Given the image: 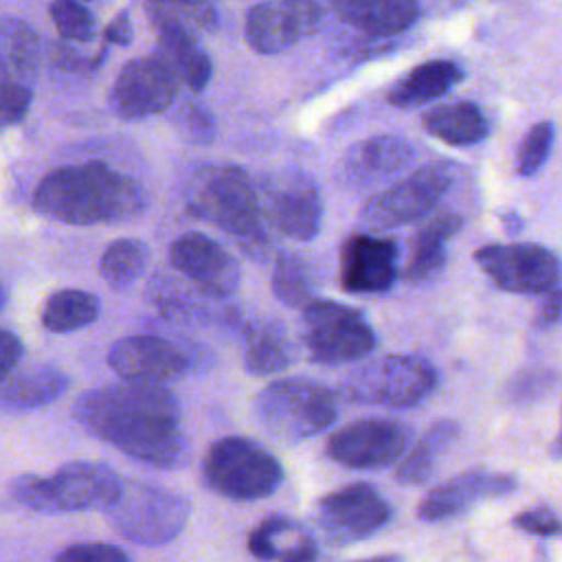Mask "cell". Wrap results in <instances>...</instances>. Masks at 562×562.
<instances>
[{
	"instance_id": "1",
	"label": "cell",
	"mask_w": 562,
	"mask_h": 562,
	"mask_svg": "<svg viewBox=\"0 0 562 562\" xmlns=\"http://www.w3.org/2000/svg\"><path fill=\"white\" fill-rule=\"evenodd\" d=\"M75 419L94 437L154 468H180L189 459L178 397L162 384L123 380L83 393Z\"/></svg>"
},
{
	"instance_id": "2",
	"label": "cell",
	"mask_w": 562,
	"mask_h": 562,
	"mask_svg": "<svg viewBox=\"0 0 562 562\" xmlns=\"http://www.w3.org/2000/svg\"><path fill=\"white\" fill-rule=\"evenodd\" d=\"M37 213L64 224H112L138 217L147 193L138 180L90 160L48 171L33 195Z\"/></svg>"
},
{
	"instance_id": "3",
	"label": "cell",
	"mask_w": 562,
	"mask_h": 562,
	"mask_svg": "<svg viewBox=\"0 0 562 562\" xmlns=\"http://www.w3.org/2000/svg\"><path fill=\"white\" fill-rule=\"evenodd\" d=\"M187 211L226 235L252 259L263 261L272 252V239L261 213L257 187L237 165H204L184 189Z\"/></svg>"
},
{
	"instance_id": "4",
	"label": "cell",
	"mask_w": 562,
	"mask_h": 562,
	"mask_svg": "<svg viewBox=\"0 0 562 562\" xmlns=\"http://www.w3.org/2000/svg\"><path fill=\"white\" fill-rule=\"evenodd\" d=\"M123 479L97 461H70L50 476L22 474L11 481L13 498L40 514L108 509Z\"/></svg>"
},
{
	"instance_id": "5",
	"label": "cell",
	"mask_w": 562,
	"mask_h": 562,
	"mask_svg": "<svg viewBox=\"0 0 562 562\" xmlns=\"http://www.w3.org/2000/svg\"><path fill=\"white\" fill-rule=\"evenodd\" d=\"M338 415L334 391L307 378H281L255 397V419L279 443H301L327 430Z\"/></svg>"
},
{
	"instance_id": "6",
	"label": "cell",
	"mask_w": 562,
	"mask_h": 562,
	"mask_svg": "<svg viewBox=\"0 0 562 562\" xmlns=\"http://www.w3.org/2000/svg\"><path fill=\"white\" fill-rule=\"evenodd\" d=\"M437 382L439 371L428 358L391 353L349 371L340 384V395L351 404L411 408L424 402Z\"/></svg>"
},
{
	"instance_id": "7",
	"label": "cell",
	"mask_w": 562,
	"mask_h": 562,
	"mask_svg": "<svg viewBox=\"0 0 562 562\" xmlns=\"http://www.w3.org/2000/svg\"><path fill=\"white\" fill-rule=\"evenodd\" d=\"M202 476L209 490L228 501H259L283 483L281 461L248 437H222L213 441L202 461Z\"/></svg>"
},
{
	"instance_id": "8",
	"label": "cell",
	"mask_w": 562,
	"mask_h": 562,
	"mask_svg": "<svg viewBox=\"0 0 562 562\" xmlns=\"http://www.w3.org/2000/svg\"><path fill=\"white\" fill-rule=\"evenodd\" d=\"M105 512L112 527L130 542L162 547L180 536L191 505L173 490L130 479L121 483L119 496Z\"/></svg>"
},
{
	"instance_id": "9",
	"label": "cell",
	"mask_w": 562,
	"mask_h": 562,
	"mask_svg": "<svg viewBox=\"0 0 562 562\" xmlns=\"http://www.w3.org/2000/svg\"><path fill=\"white\" fill-rule=\"evenodd\" d=\"M301 336L318 364H342L373 353L378 336L367 316L345 303L312 299L301 307Z\"/></svg>"
},
{
	"instance_id": "10",
	"label": "cell",
	"mask_w": 562,
	"mask_h": 562,
	"mask_svg": "<svg viewBox=\"0 0 562 562\" xmlns=\"http://www.w3.org/2000/svg\"><path fill=\"white\" fill-rule=\"evenodd\" d=\"M211 356L156 334H136L116 340L108 351L110 369L130 382L167 384L209 367Z\"/></svg>"
},
{
	"instance_id": "11",
	"label": "cell",
	"mask_w": 562,
	"mask_h": 562,
	"mask_svg": "<svg viewBox=\"0 0 562 562\" xmlns=\"http://www.w3.org/2000/svg\"><path fill=\"white\" fill-rule=\"evenodd\" d=\"M261 213L279 235L310 241L321 233L323 198L314 178L296 167L268 173L257 187Z\"/></svg>"
},
{
	"instance_id": "12",
	"label": "cell",
	"mask_w": 562,
	"mask_h": 562,
	"mask_svg": "<svg viewBox=\"0 0 562 562\" xmlns=\"http://www.w3.org/2000/svg\"><path fill=\"white\" fill-rule=\"evenodd\" d=\"M450 180L452 176L446 165H424L384 191L371 195L360 211V224L371 233L413 224L439 204Z\"/></svg>"
},
{
	"instance_id": "13",
	"label": "cell",
	"mask_w": 562,
	"mask_h": 562,
	"mask_svg": "<svg viewBox=\"0 0 562 562\" xmlns=\"http://www.w3.org/2000/svg\"><path fill=\"white\" fill-rule=\"evenodd\" d=\"M479 270L503 292L544 294L560 285L562 261L540 244H487L474 250Z\"/></svg>"
},
{
	"instance_id": "14",
	"label": "cell",
	"mask_w": 562,
	"mask_h": 562,
	"mask_svg": "<svg viewBox=\"0 0 562 562\" xmlns=\"http://www.w3.org/2000/svg\"><path fill=\"white\" fill-rule=\"evenodd\" d=\"M393 516L389 501L369 483L338 487L314 507V520L331 547L351 544L382 529Z\"/></svg>"
},
{
	"instance_id": "15",
	"label": "cell",
	"mask_w": 562,
	"mask_h": 562,
	"mask_svg": "<svg viewBox=\"0 0 562 562\" xmlns=\"http://www.w3.org/2000/svg\"><path fill=\"white\" fill-rule=\"evenodd\" d=\"M411 443V428L391 417L351 422L327 437L325 452L331 461L356 470H382L402 459Z\"/></svg>"
},
{
	"instance_id": "16",
	"label": "cell",
	"mask_w": 562,
	"mask_h": 562,
	"mask_svg": "<svg viewBox=\"0 0 562 562\" xmlns=\"http://www.w3.org/2000/svg\"><path fill=\"white\" fill-rule=\"evenodd\" d=\"M323 18L316 0H263L246 13L244 35L255 53L277 55L314 35Z\"/></svg>"
},
{
	"instance_id": "17",
	"label": "cell",
	"mask_w": 562,
	"mask_h": 562,
	"mask_svg": "<svg viewBox=\"0 0 562 562\" xmlns=\"http://www.w3.org/2000/svg\"><path fill=\"white\" fill-rule=\"evenodd\" d=\"M397 241L371 231L349 235L338 255V283L349 294H386L397 277Z\"/></svg>"
},
{
	"instance_id": "18",
	"label": "cell",
	"mask_w": 562,
	"mask_h": 562,
	"mask_svg": "<svg viewBox=\"0 0 562 562\" xmlns=\"http://www.w3.org/2000/svg\"><path fill=\"white\" fill-rule=\"evenodd\" d=\"M180 86L176 72L158 55L132 59L112 86L110 105L123 119L158 114L173 105Z\"/></svg>"
},
{
	"instance_id": "19",
	"label": "cell",
	"mask_w": 562,
	"mask_h": 562,
	"mask_svg": "<svg viewBox=\"0 0 562 562\" xmlns=\"http://www.w3.org/2000/svg\"><path fill=\"white\" fill-rule=\"evenodd\" d=\"M169 261L193 288L213 299H228L239 290L241 272L237 259L204 233H184L173 239Z\"/></svg>"
},
{
	"instance_id": "20",
	"label": "cell",
	"mask_w": 562,
	"mask_h": 562,
	"mask_svg": "<svg viewBox=\"0 0 562 562\" xmlns=\"http://www.w3.org/2000/svg\"><path fill=\"white\" fill-rule=\"evenodd\" d=\"M415 160V147L397 134H378L351 145L338 160L336 182L347 191L373 189Z\"/></svg>"
},
{
	"instance_id": "21",
	"label": "cell",
	"mask_w": 562,
	"mask_h": 562,
	"mask_svg": "<svg viewBox=\"0 0 562 562\" xmlns=\"http://www.w3.org/2000/svg\"><path fill=\"white\" fill-rule=\"evenodd\" d=\"M518 479L509 472L465 470L432 487L417 505V516L424 522H441L457 518L481 501L503 498L518 490Z\"/></svg>"
},
{
	"instance_id": "22",
	"label": "cell",
	"mask_w": 562,
	"mask_h": 562,
	"mask_svg": "<svg viewBox=\"0 0 562 562\" xmlns=\"http://www.w3.org/2000/svg\"><path fill=\"white\" fill-rule=\"evenodd\" d=\"M347 26L369 37H395L419 18L417 0H316Z\"/></svg>"
},
{
	"instance_id": "23",
	"label": "cell",
	"mask_w": 562,
	"mask_h": 562,
	"mask_svg": "<svg viewBox=\"0 0 562 562\" xmlns=\"http://www.w3.org/2000/svg\"><path fill=\"white\" fill-rule=\"evenodd\" d=\"M244 367L252 375H277L296 362V345L288 327L277 318H252L241 323Z\"/></svg>"
},
{
	"instance_id": "24",
	"label": "cell",
	"mask_w": 562,
	"mask_h": 562,
	"mask_svg": "<svg viewBox=\"0 0 562 562\" xmlns=\"http://www.w3.org/2000/svg\"><path fill=\"white\" fill-rule=\"evenodd\" d=\"M248 551L266 562H314L316 538L294 518L272 514L248 533Z\"/></svg>"
},
{
	"instance_id": "25",
	"label": "cell",
	"mask_w": 562,
	"mask_h": 562,
	"mask_svg": "<svg viewBox=\"0 0 562 562\" xmlns=\"http://www.w3.org/2000/svg\"><path fill=\"white\" fill-rule=\"evenodd\" d=\"M463 217L454 211H439L415 233L411 257L404 266L402 277L408 283L424 285L437 279L446 266V244L459 233Z\"/></svg>"
},
{
	"instance_id": "26",
	"label": "cell",
	"mask_w": 562,
	"mask_h": 562,
	"mask_svg": "<svg viewBox=\"0 0 562 562\" xmlns=\"http://www.w3.org/2000/svg\"><path fill=\"white\" fill-rule=\"evenodd\" d=\"M463 81V68L452 59H430L404 72L386 92L395 108H419L448 94Z\"/></svg>"
},
{
	"instance_id": "27",
	"label": "cell",
	"mask_w": 562,
	"mask_h": 562,
	"mask_svg": "<svg viewBox=\"0 0 562 562\" xmlns=\"http://www.w3.org/2000/svg\"><path fill=\"white\" fill-rule=\"evenodd\" d=\"M156 55L176 72L180 83L193 92H202L213 75L209 55L200 48L193 31L180 26H160Z\"/></svg>"
},
{
	"instance_id": "28",
	"label": "cell",
	"mask_w": 562,
	"mask_h": 562,
	"mask_svg": "<svg viewBox=\"0 0 562 562\" xmlns=\"http://www.w3.org/2000/svg\"><path fill=\"white\" fill-rule=\"evenodd\" d=\"M422 127L446 145H476L490 134L483 110L472 101H452L428 108L422 114Z\"/></svg>"
},
{
	"instance_id": "29",
	"label": "cell",
	"mask_w": 562,
	"mask_h": 562,
	"mask_svg": "<svg viewBox=\"0 0 562 562\" xmlns=\"http://www.w3.org/2000/svg\"><path fill=\"white\" fill-rule=\"evenodd\" d=\"M459 435H461V424L457 419H450V417L437 419L402 454L400 465L395 470V479L402 485H422V483H426L435 474L437 463L441 461V457L459 439Z\"/></svg>"
},
{
	"instance_id": "30",
	"label": "cell",
	"mask_w": 562,
	"mask_h": 562,
	"mask_svg": "<svg viewBox=\"0 0 562 562\" xmlns=\"http://www.w3.org/2000/svg\"><path fill=\"white\" fill-rule=\"evenodd\" d=\"M68 389V375L55 367H31L13 371L0 386V406L4 411H35L55 402Z\"/></svg>"
},
{
	"instance_id": "31",
	"label": "cell",
	"mask_w": 562,
	"mask_h": 562,
	"mask_svg": "<svg viewBox=\"0 0 562 562\" xmlns=\"http://www.w3.org/2000/svg\"><path fill=\"white\" fill-rule=\"evenodd\" d=\"M40 35L20 18H0V79L29 83L40 61Z\"/></svg>"
},
{
	"instance_id": "32",
	"label": "cell",
	"mask_w": 562,
	"mask_h": 562,
	"mask_svg": "<svg viewBox=\"0 0 562 562\" xmlns=\"http://www.w3.org/2000/svg\"><path fill=\"white\" fill-rule=\"evenodd\" d=\"M99 299L86 290L64 288L48 296L42 310V325L53 334H68L92 325L99 316Z\"/></svg>"
},
{
	"instance_id": "33",
	"label": "cell",
	"mask_w": 562,
	"mask_h": 562,
	"mask_svg": "<svg viewBox=\"0 0 562 562\" xmlns=\"http://www.w3.org/2000/svg\"><path fill=\"white\" fill-rule=\"evenodd\" d=\"M270 288L277 301L288 307H305L312 299H316V279L310 263L296 252H283L274 259Z\"/></svg>"
},
{
	"instance_id": "34",
	"label": "cell",
	"mask_w": 562,
	"mask_h": 562,
	"mask_svg": "<svg viewBox=\"0 0 562 562\" xmlns=\"http://www.w3.org/2000/svg\"><path fill=\"white\" fill-rule=\"evenodd\" d=\"M149 261V250L140 239H116L112 241L99 261V272L103 281L114 290H127L145 272Z\"/></svg>"
},
{
	"instance_id": "35",
	"label": "cell",
	"mask_w": 562,
	"mask_h": 562,
	"mask_svg": "<svg viewBox=\"0 0 562 562\" xmlns=\"http://www.w3.org/2000/svg\"><path fill=\"white\" fill-rule=\"evenodd\" d=\"M145 11L154 29L180 26L198 33L217 24V13L211 0H147Z\"/></svg>"
},
{
	"instance_id": "36",
	"label": "cell",
	"mask_w": 562,
	"mask_h": 562,
	"mask_svg": "<svg viewBox=\"0 0 562 562\" xmlns=\"http://www.w3.org/2000/svg\"><path fill=\"white\" fill-rule=\"evenodd\" d=\"M555 138V127L551 121H540L529 127L525 134L518 154H516V171L522 178H529L540 171V167L547 162L551 147Z\"/></svg>"
},
{
	"instance_id": "37",
	"label": "cell",
	"mask_w": 562,
	"mask_h": 562,
	"mask_svg": "<svg viewBox=\"0 0 562 562\" xmlns=\"http://www.w3.org/2000/svg\"><path fill=\"white\" fill-rule=\"evenodd\" d=\"M48 11L64 40L88 42L94 35V18L79 0H53Z\"/></svg>"
},
{
	"instance_id": "38",
	"label": "cell",
	"mask_w": 562,
	"mask_h": 562,
	"mask_svg": "<svg viewBox=\"0 0 562 562\" xmlns=\"http://www.w3.org/2000/svg\"><path fill=\"white\" fill-rule=\"evenodd\" d=\"M173 127L180 132L182 138L195 145H211L215 138V121L213 114L198 101L187 99L182 101L171 114Z\"/></svg>"
},
{
	"instance_id": "39",
	"label": "cell",
	"mask_w": 562,
	"mask_h": 562,
	"mask_svg": "<svg viewBox=\"0 0 562 562\" xmlns=\"http://www.w3.org/2000/svg\"><path fill=\"white\" fill-rule=\"evenodd\" d=\"M555 382L558 378L551 369H525L507 382L505 397L512 404H531L544 397L555 386Z\"/></svg>"
},
{
	"instance_id": "40",
	"label": "cell",
	"mask_w": 562,
	"mask_h": 562,
	"mask_svg": "<svg viewBox=\"0 0 562 562\" xmlns=\"http://www.w3.org/2000/svg\"><path fill=\"white\" fill-rule=\"evenodd\" d=\"M55 562H132V558L108 542H77L70 547H64Z\"/></svg>"
},
{
	"instance_id": "41",
	"label": "cell",
	"mask_w": 562,
	"mask_h": 562,
	"mask_svg": "<svg viewBox=\"0 0 562 562\" xmlns=\"http://www.w3.org/2000/svg\"><path fill=\"white\" fill-rule=\"evenodd\" d=\"M512 525L531 536L551 538V536L562 533V518L547 505H536V507H529V509L516 514L512 518Z\"/></svg>"
},
{
	"instance_id": "42",
	"label": "cell",
	"mask_w": 562,
	"mask_h": 562,
	"mask_svg": "<svg viewBox=\"0 0 562 562\" xmlns=\"http://www.w3.org/2000/svg\"><path fill=\"white\" fill-rule=\"evenodd\" d=\"M31 105V90L24 83L0 79V130L20 123Z\"/></svg>"
},
{
	"instance_id": "43",
	"label": "cell",
	"mask_w": 562,
	"mask_h": 562,
	"mask_svg": "<svg viewBox=\"0 0 562 562\" xmlns=\"http://www.w3.org/2000/svg\"><path fill=\"white\" fill-rule=\"evenodd\" d=\"M22 353H24L22 340L9 329H0V386L18 369Z\"/></svg>"
},
{
	"instance_id": "44",
	"label": "cell",
	"mask_w": 562,
	"mask_h": 562,
	"mask_svg": "<svg viewBox=\"0 0 562 562\" xmlns=\"http://www.w3.org/2000/svg\"><path fill=\"white\" fill-rule=\"evenodd\" d=\"M562 318V288H553L549 292H544V299L533 316V325L538 329H549L553 325H558Z\"/></svg>"
},
{
	"instance_id": "45",
	"label": "cell",
	"mask_w": 562,
	"mask_h": 562,
	"mask_svg": "<svg viewBox=\"0 0 562 562\" xmlns=\"http://www.w3.org/2000/svg\"><path fill=\"white\" fill-rule=\"evenodd\" d=\"M55 53L50 55V59L55 61L57 68H64V70H81V68H90V61L81 59L79 57V50L70 48L68 44H57L53 48Z\"/></svg>"
},
{
	"instance_id": "46",
	"label": "cell",
	"mask_w": 562,
	"mask_h": 562,
	"mask_svg": "<svg viewBox=\"0 0 562 562\" xmlns=\"http://www.w3.org/2000/svg\"><path fill=\"white\" fill-rule=\"evenodd\" d=\"M105 42H112V44H130L132 42V24L125 13L116 15L110 22V26L105 29Z\"/></svg>"
},
{
	"instance_id": "47",
	"label": "cell",
	"mask_w": 562,
	"mask_h": 562,
	"mask_svg": "<svg viewBox=\"0 0 562 562\" xmlns=\"http://www.w3.org/2000/svg\"><path fill=\"white\" fill-rule=\"evenodd\" d=\"M560 413H562V406H560ZM549 457L553 461H562V415H560V430H558L555 439L549 446Z\"/></svg>"
},
{
	"instance_id": "48",
	"label": "cell",
	"mask_w": 562,
	"mask_h": 562,
	"mask_svg": "<svg viewBox=\"0 0 562 562\" xmlns=\"http://www.w3.org/2000/svg\"><path fill=\"white\" fill-rule=\"evenodd\" d=\"M503 222H505L509 235H516V233L522 228V222H520V217H518L516 213H505V215H503Z\"/></svg>"
},
{
	"instance_id": "49",
	"label": "cell",
	"mask_w": 562,
	"mask_h": 562,
	"mask_svg": "<svg viewBox=\"0 0 562 562\" xmlns=\"http://www.w3.org/2000/svg\"><path fill=\"white\" fill-rule=\"evenodd\" d=\"M353 562H404V560L397 553H386V555H373V558H362V560H353Z\"/></svg>"
},
{
	"instance_id": "50",
	"label": "cell",
	"mask_w": 562,
	"mask_h": 562,
	"mask_svg": "<svg viewBox=\"0 0 562 562\" xmlns=\"http://www.w3.org/2000/svg\"><path fill=\"white\" fill-rule=\"evenodd\" d=\"M4 301H7V294H4V288L0 285V310H2V305H4Z\"/></svg>"
}]
</instances>
